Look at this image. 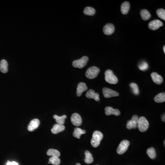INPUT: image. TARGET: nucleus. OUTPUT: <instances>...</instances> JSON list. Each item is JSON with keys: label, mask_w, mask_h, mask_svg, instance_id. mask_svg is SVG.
Returning <instances> with one entry per match:
<instances>
[{"label": "nucleus", "mask_w": 165, "mask_h": 165, "mask_svg": "<svg viewBox=\"0 0 165 165\" xmlns=\"http://www.w3.org/2000/svg\"><path fill=\"white\" fill-rule=\"evenodd\" d=\"M151 77L152 78L153 82L156 84H161L163 82V79L162 77L156 73H152L151 74Z\"/></svg>", "instance_id": "dca6fc26"}, {"label": "nucleus", "mask_w": 165, "mask_h": 165, "mask_svg": "<svg viewBox=\"0 0 165 165\" xmlns=\"http://www.w3.org/2000/svg\"><path fill=\"white\" fill-rule=\"evenodd\" d=\"M139 116L137 115H134L132 119L129 121H128L127 124V129H136L138 127V123L139 121Z\"/></svg>", "instance_id": "0eeeda50"}, {"label": "nucleus", "mask_w": 165, "mask_h": 165, "mask_svg": "<svg viewBox=\"0 0 165 165\" xmlns=\"http://www.w3.org/2000/svg\"><path fill=\"white\" fill-rule=\"evenodd\" d=\"M165 114H163V116H162V121H163V122H165Z\"/></svg>", "instance_id": "473e14b6"}, {"label": "nucleus", "mask_w": 165, "mask_h": 165, "mask_svg": "<svg viewBox=\"0 0 165 165\" xmlns=\"http://www.w3.org/2000/svg\"><path fill=\"white\" fill-rule=\"evenodd\" d=\"M89 61V58L87 56H84L78 60H75L73 62V66L74 68H82L87 65Z\"/></svg>", "instance_id": "39448f33"}, {"label": "nucleus", "mask_w": 165, "mask_h": 165, "mask_svg": "<svg viewBox=\"0 0 165 165\" xmlns=\"http://www.w3.org/2000/svg\"><path fill=\"white\" fill-rule=\"evenodd\" d=\"M149 65L148 63L145 62H143L140 63L139 65V68L141 71H144L148 69Z\"/></svg>", "instance_id": "7c9ffc66"}, {"label": "nucleus", "mask_w": 165, "mask_h": 165, "mask_svg": "<svg viewBox=\"0 0 165 165\" xmlns=\"http://www.w3.org/2000/svg\"><path fill=\"white\" fill-rule=\"evenodd\" d=\"M95 9L92 7H86L84 10V13L86 15L93 16L95 14Z\"/></svg>", "instance_id": "393cba45"}, {"label": "nucleus", "mask_w": 165, "mask_h": 165, "mask_svg": "<svg viewBox=\"0 0 165 165\" xmlns=\"http://www.w3.org/2000/svg\"><path fill=\"white\" fill-rule=\"evenodd\" d=\"M140 15L143 20L144 21L149 20L151 17V13L146 9H143L141 11Z\"/></svg>", "instance_id": "4be33fe9"}, {"label": "nucleus", "mask_w": 165, "mask_h": 165, "mask_svg": "<svg viewBox=\"0 0 165 165\" xmlns=\"http://www.w3.org/2000/svg\"><path fill=\"white\" fill-rule=\"evenodd\" d=\"M103 33L105 35L110 36L115 31V27L112 23H107L103 28Z\"/></svg>", "instance_id": "9b49d317"}, {"label": "nucleus", "mask_w": 165, "mask_h": 165, "mask_svg": "<svg viewBox=\"0 0 165 165\" xmlns=\"http://www.w3.org/2000/svg\"><path fill=\"white\" fill-rule=\"evenodd\" d=\"M163 51H164V53H165V46L163 47Z\"/></svg>", "instance_id": "72a5a7b5"}, {"label": "nucleus", "mask_w": 165, "mask_h": 165, "mask_svg": "<svg viewBox=\"0 0 165 165\" xmlns=\"http://www.w3.org/2000/svg\"><path fill=\"white\" fill-rule=\"evenodd\" d=\"M105 75L106 82L110 84H116L118 83V79L112 70H106L105 73Z\"/></svg>", "instance_id": "f03ea898"}, {"label": "nucleus", "mask_w": 165, "mask_h": 165, "mask_svg": "<svg viewBox=\"0 0 165 165\" xmlns=\"http://www.w3.org/2000/svg\"><path fill=\"white\" fill-rule=\"evenodd\" d=\"M40 122L38 119H34L30 122L28 126V129L29 131L32 132L38 128L40 125Z\"/></svg>", "instance_id": "4468645a"}, {"label": "nucleus", "mask_w": 165, "mask_h": 165, "mask_svg": "<svg viewBox=\"0 0 165 165\" xmlns=\"http://www.w3.org/2000/svg\"><path fill=\"white\" fill-rule=\"evenodd\" d=\"M102 92L104 97L106 98L118 97L119 95V94L118 92L107 88H104L102 90Z\"/></svg>", "instance_id": "6e6552de"}, {"label": "nucleus", "mask_w": 165, "mask_h": 165, "mask_svg": "<svg viewBox=\"0 0 165 165\" xmlns=\"http://www.w3.org/2000/svg\"><path fill=\"white\" fill-rule=\"evenodd\" d=\"M130 87L131 88L132 91L134 94L138 95L139 94L140 91H139V87L136 84L132 83L130 84Z\"/></svg>", "instance_id": "cd10ccee"}, {"label": "nucleus", "mask_w": 165, "mask_h": 165, "mask_svg": "<svg viewBox=\"0 0 165 165\" xmlns=\"http://www.w3.org/2000/svg\"><path fill=\"white\" fill-rule=\"evenodd\" d=\"M7 165H18V164L15 162H11L8 161L7 162Z\"/></svg>", "instance_id": "2f4dec72"}, {"label": "nucleus", "mask_w": 165, "mask_h": 165, "mask_svg": "<svg viewBox=\"0 0 165 165\" xmlns=\"http://www.w3.org/2000/svg\"><path fill=\"white\" fill-rule=\"evenodd\" d=\"M76 165H81V164H80V163H78Z\"/></svg>", "instance_id": "f704fd0d"}, {"label": "nucleus", "mask_w": 165, "mask_h": 165, "mask_svg": "<svg viewBox=\"0 0 165 165\" xmlns=\"http://www.w3.org/2000/svg\"><path fill=\"white\" fill-rule=\"evenodd\" d=\"M0 71L2 73H6L8 72V62L5 60H2L0 63Z\"/></svg>", "instance_id": "6ab92c4d"}, {"label": "nucleus", "mask_w": 165, "mask_h": 165, "mask_svg": "<svg viewBox=\"0 0 165 165\" xmlns=\"http://www.w3.org/2000/svg\"><path fill=\"white\" fill-rule=\"evenodd\" d=\"M53 118L55 119V121L58 124L63 125L64 124L65 119L66 118V115H63L62 116H58L55 115L53 116Z\"/></svg>", "instance_id": "5701e85b"}, {"label": "nucleus", "mask_w": 165, "mask_h": 165, "mask_svg": "<svg viewBox=\"0 0 165 165\" xmlns=\"http://www.w3.org/2000/svg\"><path fill=\"white\" fill-rule=\"evenodd\" d=\"M103 138V135L101 132L99 131H95L94 132L91 140L92 146L95 148L98 147Z\"/></svg>", "instance_id": "f257e3e1"}, {"label": "nucleus", "mask_w": 165, "mask_h": 165, "mask_svg": "<svg viewBox=\"0 0 165 165\" xmlns=\"http://www.w3.org/2000/svg\"><path fill=\"white\" fill-rule=\"evenodd\" d=\"M65 129V127L63 125L61 124H56L55 125L52 129H51V133L53 134H58L60 132H62Z\"/></svg>", "instance_id": "f3484780"}, {"label": "nucleus", "mask_w": 165, "mask_h": 165, "mask_svg": "<svg viewBox=\"0 0 165 165\" xmlns=\"http://www.w3.org/2000/svg\"><path fill=\"white\" fill-rule=\"evenodd\" d=\"M86 97L89 99H93L97 101H100V95L97 93H95L93 90H90L86 94Z\"/></svg>", "instance_id": "f8f14e48"}, {"label": "nucleus", "mask_w": 165, "mask_h": 165, "mask_svg": "<svg viewBox=\"0 0 165 165\" xmlns=\"http://www.w3.org/2000/svg\"><path fill=\"white\" fill-rule=\"evenodd\" d=\"M85 155H86V159L84 160V162L87 164H90L92 163L94 161L93 156L92 154L89 151H86L85 152Z\"/></svg>", "instance_id": "a878e982"}, {"label": "nucleus", "mask_w": 165, "mask_h": 165, "mask_svg": "<svg viewBox=\"0 0 165 165\" xmlns=\"http://www.w3.org/2000/svg\"><path fill=\"white\" fill-rule=\"evenodd\" d=\"M147 154L149 156V157L151 159H154L156 157V152H155V149L154 148L151 147L149 148L147 151Z\"/></svg>", "instance_id": "bb28decb"}, {"label": "nucleus", "mask_w": 165, "mask_h": 165, "mask_svg": "<svg viewBox=\"0 0 165 165\" xmlns=\"http://www.w3.org/2000/svg\"><path fill=\"white\" fill-rule=\"evenodd\" d=\"M49 162L54 165H58L61 163V160L58 157H51L49 159Z\"/></svg>", "instance_id": "c85d7f7f"}, {"label": "nucleus", "mask_w": 165, "mask_h": 165, "mask_svg": "<svg viewBox=\"0 0 165 165\" xmlns=\"http://www.w3.org/2000/svg\"><path fill=\"white\" fill-rule=\"evenodd\" d=\"M130 145V142L127 140L122 141L118 147L116 151L118 154L122 155L127 151V148Z\"/></svg>", "instance_id": "423d86ee"}, {"label": "nucleus", "mask_w": 165, "mask_h": 165, "mask_svg": "<svg viewBox=\"0 0 165 165\" xmlns=\"http://www.w3.org/2000/svg\"><path fill=\"white\" fill-rule=\"evenodd\" d=\"M71 121L73 125L78 127L82 123V119L81 116L78 113H75L71 116Z\"/></svg>", "instance_id": "1a4fd4ad"}, {"label": "nucleus", "mask_w": 165, "mask_h": 165, "mask_svg": "<svg viewBox=\"0 0 165 165\" xmlns=\"http://www.w3.org/2000/svg\"><path fill=\"white\" fill-rule=\"evenodd\" d=\"M47 155L48 156H51L52 157H59L60 156V153L59 151L55 149H49L47 152Z\"/></svg>", "instance_id": "b1692460"}, {"label": "nucleus", "mask_w": 165, "mask_h": 165, "mask_svg": "<svg viewBox=\"0 0 165 165\" xmlns=\"http://www.w3.org/2000/svg\"><path fill=\"white\" fill-rule=\"evenodd\" d=\"M88 87L86 84L83 82H81L78 84V87L77 89V95L79 97L82 95L83 92L86 91Z\"/></svg>", "instance_id": "2eb2a0df"}, {"label": "nucleus", "mask_w": 165, "mask_h": 165, "mask_svg": "<svg viewBox=\"0 0 165 165\" xmlns=\"http://www.w3.org/2000/svg\"><path fill=\"white\" fill-rule=\"evenodd\" d=\"M149 127V123L147 120L144 116H141L139 118L138 127L139 130L141 132H144L147 131Z\"/></svg>", "instance_id": "20e7f679"}, {"label": "nucleus", "mask_w": 165, "mask_h": 165, "mask_svg": "<svg viewBox=\"0 0 165 165\" xmlns=\"http://www.w3.org/2000/svg\"><path fill=\"white\" fill-rule=\"evenodd\" d=\"M154 101L156 103H162L165 102V93H159L154 98Z\"/></svg>", "instance_id": "412c9836"}, {"label": "nucleus", "mask_w": 165, "mask_h": 165, "mask_svg": "<svg viewBox=\"0 0 165 165\" xmlns=\"http://www.w3.org/2000/svg\"><path fill=\"white\" fill-rule=\"evenodd\" d=\"M105 115L107 116L114 115L116 116H118L120 115V112L118 109H115L111 106H108L105 107Z\"/></svg>", "instance_id": "ddd939ff"}, {"label": "nucleus", "mask_w": 165, "mask_h": 165, "mask_svg": "<svg viewBox=\"0 0 165 165\" xmlns=\"http://www.w3.org/2000/svg\"><path fill=\"white\" fill-rule=\"evenodd\" d=\"M156 14L160 18L164 20H165V10L164 9L162 8L158 9L156 11Z\"/></svg>", "instance_id": "c756f323"}, {"label": "nucleus", "mask_w": 165, "mask_h": 165, "mask_svg": "<svg viewBox=\"0 0 165 165\" xmlns=\"http://www.w3.org/2000/svg\"><path fill=\"white\" fill-rule=\"evenodd\" d=\"M86 133V130H82L79 127H76L74 130L73 133V136L74 137L77 138V139H79L80 136L82 134H85Z\"/></svg>", "instance_id": "aec40b11"}, {"label": "nucleus", "mask_w": 165, "mask_h": 165, "mask_svg": "<svg viewBox=\"0 0 165 165\" xmlns=\"http://www.w3.org/2000/svg\"><path fill=\"white\" fill-rule=\"evenodd\" d=\"M130 5L127 1H125L122 4L121 7V12L123 15L127 14L129 11Z\"/></svg>", "instance_id": "a211bd4d"}, {"label": "nucleus", "mask_w": 165, "mask_h": 165, "mask_svg": "<svg viewBox=\"0 0 165 165\" xmlns=\"http://www.w3.org/2000/svg\"><path fill=\"white\" fill-rule=\"evenodd\" d=\"M100 72V69L97 66H91L88 69L86 72V76L88 79H92L97 78Z\"/></svg>", "instance_id": "7ed1b4c3"}, {"label": "nucleus", "mask_w": 165, "mask_h": 165, "mask_svg": "<svg viewBox=\"0 0 165 165\" xmlns=\"http://www.w3.org/2000/svg\"><path fill=\"white\" fill-rule=\"evenodd\" d=\"M163 25V24L162 21L157 19L151 21V22L149 23L148 27L151 30H155L159 29Z\"/></svg>", "instance_id": "9d476101"}]
</instances>
